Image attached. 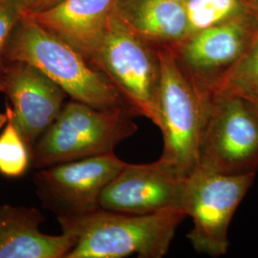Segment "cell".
Listing matches in <instances>:
<instances>
[{"instance_id": "1", "label": "cell", "mask_w": 258, "mask_h": 258, "mask_svg": "<svg viewBox=\"0 0 258 258\" xmlns=\"http://www.w3.org/2000/svg\"><path fill=\"white\" fill-rule=\"evenodd\" d=\"M182 209L130 214L98 208L78 215L57 216L62 231L77 242L66 258H162L186 218Z\"/></svg>"}, {"instance_id": "2", "label": "cell", "mask_w": 258, "mask_h": 258, "mask_svg": "<svg viewBox=\"0 0 258 258\" xmlns=\"http://www.w3.org/2000/svg\"><path fill=\"white\" fill-rule=\"evenodd\" d=\"M6 59L35 66L71 100L99 109L126 110L138 116L106 75L28 15L19 20L10 38Z\"/></svg>"}, {"instance_id": "3", "label": "cell", "mask_w": 258, "mask_h": 258, "mask_svg": "<svg viewBox=\"0 0 258 258\" xmlns=\"http://www.w3.org/2000/svg\"><path fill=\"white\" fill-rule=\"evenodd\" d=\"M158 55L161 66L159 128L164 139L160 159L180 175L187 177L198 166L212 92L188 76L171 47H159Z\"/></svg>"}, {"instance_id": "4", "label": "cell", "mask_w": 258, "mask_h": 258, "mask_svg": "<svg viewBox=\"0 0 258 258\" xmlns=\"http://www.w3.org/2000/svg\"><path fill=\"white\" fill-rule=\"evenodd\" d=\"M134 117L129 111L99 109L71 100L34 146L32 164L41 169L112 153L137 132Z\"/></svg>"}, {"instance_id": "5", "label": "cell", "mask_w": 258, "mask_h": 258, "mask_svg": "<svg viewBox=\"0 0 258 258\" xmlns=\"http://www.w3.org/2000/svg\"><path fill=\"white\" fill-rule=\"evenodd\" d=\"M93 65L110 79L138 116L160 126L158 49L130 31L113 13Z\"/></svg>"}, {"instance_id": "6", "label": "cell", "mask_w": 258, "mask_h": 258, "mask_svg": "<svg viewBox=\"0 0 258 258\" xmlns=\"http://www.w3.org/2000/svg\"><path fill=\"white\" fill-rule=\"evenodd\" d=\"M255 174L226 175L197 166L185 178L182 210L194 227L187 238L198 253H227L233 214L254 182Z\"/></svg>"}, {"instance_id": "7", "label": "cell", "mask_w": 258, "mask_h": 258, "mask_svg": "<svg viewBox=\"0 0 258 258\" xmlns=\"http://www.w3.org/2000/svg\"><path fill=\"white\" fill-rule=\"evenodd\" d=\"M198 166L226 175L256 173L258 117L244 98L212 92Z\"/></svg>"}, {"instance_id": "8", "label": "cell", "mask_w": 258, "mask_h": 258, "mask_svg": "<svg viewBox=\"0 0 258 258\" xmlns=\"http://www.w3.org/2000/svg\"><path fill=\"white\" fill-rule=\"evenodd\" d=\"M125 164L112 152L41 168L34 179L37 195L57 216L91 212Z\"/></svg>"}, {"instance_id": "9", "label": "cell", "mask_w": 258, "mask_h": 258, "mask_svg": "<svg viewBox=\"0 0 258 258\" xmlns=\"http://www.w3.org/2000/svg\"><path fill=\"white\" fill-rule=\"evenodd\" d=\"M257 30V18L248 12L189 35L171 49L194 82L211 91L245 54Z\"/></svg>"}, {"instance_id": "10", "label": "cell", "mask_w": 258, "mask_h": 258, "mask_svg": "<svg viewBox=\"0 0 258 258\" xmlns=\"http://www.w3.org/2000/svg\"><path fill=\"white\" fill-rule=\"evenodd\" d=\"M185 178L160 158L149 164L126 163L102 191L99 205L130 214L182 209Z\"/></svg>"}, {"instance_id": "11", "label": "cell", "mask_w": 258, "mask_h": 258, "mask_svg": "<svg viewBox=\"0 0 258 258\" xmlns=\"http://www.w3.org/2000/svg\"><path fill=\"white\" fill-rule=\"evenodd\" d=\"M1 93L8 97L16 121L32 148L56 120L68 96L35 66L19 61L8 63Z\"/></svg>"}, {"instance_id": "12", "label": "cell", "mask_w": 258, "mask_h": 258, "mask_svg": "<svg viewBox=\"0 0 258 258\" xmlns=\"http://www.w3.org/2000/svg\"><path fill=\"white\" fill-rule=\"evenodd\" d=\"M114 2L115 0H59L46 9L25 15L63 39L93 65L106 34Z\"/></svg>"}, {"instance_id": "13", "label": "cell", "mask_w": 258, "mask_h": 258, "mask_svg": "<svg viewBox=\"0 0 258 258\" xmlns=\"http://www.w3.org/2000/svg\"><path fill=\"white\" fill-rule=\"evenodd\" d=\"M45 218L36 208L0 205V258H66L76 245L72 232L45 234Z\"/></svg>"}, {"instance_id": "14", "label": "cell", "mask_w": 258, "mask_h": 258, "mask_svg": "<svg viewBox=\"0 0 258 258\" xmlns=\"http://www.w3.org/2000/svg\"><path fill=\"white\" fill-rule=\"evenodd\" d=\"M113 14L150 44L174 46L187 37L182 3L172 0H115Z\"/></svg>"}, {"instance_id": "15", "label": "cell", "mask_w": 258, "mask_h": 258, "mask_svg": "<svg viewBox=\"0 0 258 258\" xmlns=\"http://www.w3.org/2000/svg\"><path fill=\"white\" fill-rule=\"evenodd\" d=\"M5 112L7 121L0 131V174L18 179L27 173L33 162V148L19 129L10 102Z\"/></svg>"}, {"instance_id": "16", "label": "cell", "mask_w": 258, "mask_h": 258, "mask_svg": "<svg viewBox=\"0 0 258 258\" xmlns=\"http://www.w3.org/2000/svg\"><path fill=\"white\" fill-rule=\"evenodd\" d=\"M211 92L242 98L258 94V30L245 54L216 82Z\"/></svg>"}, {"instance_id": "17", "label": "cell", "mask_w": 258, "mask_h": 258, "mask_svg": "<svg viewBox=\"0 0 258 258\" xmlns=\"http://www.w3.org/2000/svg\"><path fill=\"white\" fill-rule=\"evenodd\" d=\"M187 37L249 12L243 0H186Z\"/></svg>"}, {"instance_id": "18", "label": "cell", "mask_w": 258, "mask_h": 258, "mask_svg": "<svg viewBox=\"0 0 258 258\" xmlns=\"http://www.w3.org/2000/svg\"><path fill=\"white\" fill-rule=\"evenodd\" d=\"M26 13L24 0H0V93L8 61L6 50L19 20Z\"/></svg>"}, {"instance_id": "19", "label": "cell", "mask_w": 258, "mask_h": 258, "mask_svg": "<svg viewBox=\"0 0 258 258\" xmlns=\"http://www.w3.org/2000/svg\"><path fill=\"white\" fill-rule=\"evenodd\" d=\"M24 1H25V7H26L25 14H29V13L37 12L40 10L46 9L59 0H24Z\"/></svg>"}, {"instance_id": "20", "label": "cell", "mask_w": 258, "mask_h": 258, "mask_svg": "<svg viewBox=\"0 0 258 258\" xmlns=\"http://www.w3.org/2000/svg\"><path fill=\"white\" fill-rule=\"evenodd\" d=\"M244 99L247 101L249 107L251 108V110L253 111L257 115L258 117V94H256V95H251V96L246 97Z\"/></svg>"}, {"instance_id": "21", "label": "cell", "mask_w": 258, "mask_h": 258, "mask_svg": "<svg viewBox=\"0 0 258 258\" xmlns=\"http://www.w3.org/2000/svg\"><path fill=\"white\" fill-rule=\"evenodd\" d=\"M247 8L258 19V0H243Z\"/></svg>"}, {"instance_id": "22", "label": "cell", "mask_w": 258, "mask_h": 258, "mask_svg": "<svg viewBox=\"0 0 258 258\" xmlns=\"http://www.w3.org/2000/svg\"><path fill=\"white\" fill-rule=\"evenodd\" d=\"M6 121H7L6 112H0V131H1V129L4 127Z\"/></svg>"}, {"instance_id": "23", "label": "cell", "mask_w": 258, "mask_h": 258, "mask_svg": "<svg viewBox=\"0 0 258 258\" xmlns=\"http://www.w3.org/2000/svg\"><path fill=\"white\" fill-rule=\"evenodd\" d=\"M172 1H175V2H179V3H184V1H186V0H172Z\"/></svg>"}]
</instances>
